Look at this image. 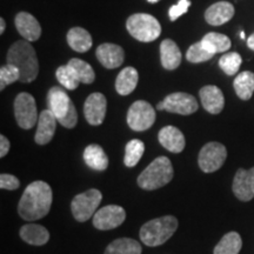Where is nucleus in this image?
Listing matches in <instances>:
<instances>
[{
	"instance_id": "12",
	"label": "nucleus",
	"mask_w": 254,
	"mask_h": 254,
	"mask_svg": "<svg viewBox=\"0 0 254 254\" xmlns=\"http://www.w3.org/2000/svg\"><path fill=\"white\" fill-rule=\"evenodd\" d=\"M164 104L167 112L182 114V116H190L198 110V101L195 98L184 92H176L167 95Z\"/></svg>"
},
{
	"instance_id": "4",
	"label": "nucleus",
	"mask_w": 254,
	"mask_h": 254,
	"mask_svg": "<svg viewBox=\"0 0 254 254\" xmlns=\"http://www.w3.org/2000/svg\"><path fill=\"white\" fill-rule=\"evenodd\" d=\"M178 228V220L173 215H165L142 225L140 239L146 246H160L173 236Z\"/></svg>"
},
{
	"instance_id": "6",
	"label": "nucleus",
	"mask_w": 254,
	"mask_h": 254,
	"mask_svg": "<svg viewBox=\"0 0 254 254\" xmlns=\"http://www.w3.org/2000/svg\"><path fill=\"white\" fill-rule=\"evenodd\" d=\"M127 31L133 38L142 43H151L158 39L161 33L160 23L153 15L146 13L133 14L126 21Z\"/></svg>"
},
{
	"instance_id": "31",
	"label": "nucleus",
	"mask_w": 254,
	"mask_h": 254,
	"mask_svg": "<svg viewBox=\"0 0 254 254\" xmlns=\"http://www.w3.org/2000/svg\"><path fill=\"white\" fill-rule=\"evenodd\" d=\"M145 152V144L139 139H133L128 141L125 148V158H124V164L127 167H134L139 163Z\"/></svg>"
},
{
	"instance_id": "19",
	"label": "nucleus",
	"mask_w": 254,
	"mask_h": 254,
	"mask_svg": "<svg viewBox=\"0 0 254 254\" xmlns=\"http://www.w3.org/2000/svg\"><path fill=\"white\" fill-rule=\"evenodd\" d=\"M15 27L21 37L27 41H36L41 34L40 24L33 15L27 12H20L15 17Z\"/></svg>"
},
{
	"instance_id": "1",
	"label": "nucleus",
	"mask_w": 254,
	"mask_h": 254,
	"mask_svg": "<svg viewBox=\"0 0 254 254\" xmlns=\"http://www.w3.org/2000/svg\"><path fill=\"white\" fill-rule=\"evenodd\" d=\"M53 201L52 189L49 184L37 180L24 190L18 204V213L24 220L34 221L49 214Z\"/></svg>"
},
{
	"instance_id": "41",
	"label": "nucleus",
	"mask_w": 254,
	"mask_h": 254,
	"mask_svg": "<svg viewBox=\"0 0 254 254\" xmlns=\"http://www.w3.org/2000/svg\"><path fill=\"white\" fill-rule=\"evenodd\" d=\"M157 109L160 111V110H165V104H164V101H160V103H159L158 105H157Z\"/></svg>"
},
{
	"instance_id": "2",
	"label": "nucleus",
	"mask_w": 254,
	"mask_h": 254,
	"mask_svg": "<svg viewBox=\"0 0 254 254\" xmlns=\"http://www.w3.org/2000/svg\"><path fill=\"white\" fill-rule=\"evenodd\" d=\"M7 64L13 65L20 72L21 82L36 80L39 73V63L33 46L27 40H18L9 47L7 52Z\"/></svg>"
},
{
	"instance_id": "24",
	"label": "nucleus",
	"mask_w": 254,
	"mask_h": 254,
	"mask_svg": "<svg viewBox=\"0 0 254 254\" xmlns=\"http://www.w3.org/2000/svg\"><path fill=\"white\" fill-rule=\"evenodd\" d=\"M139 74L134 67H125L119 73L116 80V90L120 95H128L138 85Z\"/></svg>"
},
{
	"instance_id": "28",
	"label": "nucleus",
	"mask_w": 254,
	"mask_h": 254,
	"mask_svg": "<svg viewBox=\"0 0 254 254\" xmlns=\"http://www.w3.org/2000/svg\"><path fill=\"white\" fill-rule=\"evenodd\" d=\"M141 245L129 238L112 241L105 250V254H141Z\"/></svg>"
},
{
	"instance_id": "3",
	"label": "nucleus",
	"mask_w": 254,
	"mask_h": 254,
	"mask_svg": "<svg viewBox=\"0 0 254 254\" xmlns=\"http://www.w3.org/2000/svg\"><path fill=\"white\" fill-rule=\"evenodd\" d=\"M174 171L167 157H158L138 177V185L142 190H153L167 185L173 179Z\"/></svg>"
},
{
	"instance_id": "33",
	"label": "nucleus",
	"mask_w": 254,
	"mask_h": 254,
	"mask_svg": "<svg viewBox=\"0 0 254 254\" xmlns=\"http://www.w3.org/2000/svg\"><path fill=\"white\" fill-rule=\"evenodd\" d=\"M56 77L58 79L60 84L69 91L75 90V88L79 86V84H80V81L78 80L77 77L74 75V73L71 71V68H69L67 65L60 66V67L57 69Z\"/></svg>"
},
{
	"instance_id": "11",
	"label": "nucleus",
	"mask_w": 254,
	"mask_h": 254,
	"mask_svg": "<svg viewBox=\"0 0 254 254\" xmlns=\"http://www.w3.org/2000/svg\"><path fill=\"white\" fill-rule=\"evenodd\" d=\"M126 212L122 206L107 205L95 212L93 215V226L100 231L117 228L125 221Z\"/></svg>"
},
{
	"instance_id": "43",
	"label": "nucleus",
	"mask_w": 254,
	"mask_h": 254,
	"mask_svg": "<svg viewBox=\"0 0 254 254\" xmlns=\"http://www.w3.org/2000/svg\"><path fill=\"white\" fill-rule=\"evenodd\" d=\"M240 38H241V39H245V32H241Z\"/></svg>"
},
{
	"instance_id": "27",
	"label": "nucleus",
	"mask_w": 254,
	"mask_h": 254,
	"mask_svg": "<svg viewBox=\"0 0 254 254\" xmlns=\"http://www.w3.org/2000/svg\"><path fill=\"white\" fill-rule=\"evenodd\" d=\"M201 44L208 52L212 53V55L226 52V51L230 50L231 47L230 38L225 36V34L217 33V32H211V33L206 34V36L202 38Z\"/></svg>"
},
{
	"instance_id": "22",
	"label": "nucleus",
	"mask_w": 254,
	"mask_h": 254,
	"mask_svg": "<svg viewBox=\"0 0 254 254\" xmlns=\"http://www.w3.org/2000/svg\"><path fill=\"white\" fill-rule=\"evenodd\" d=\"M20 238L28 245L43 246L50 240V233L41 225L27 224L20 228Z\"/></svg>"
},
{
	"instance_id": "38",
	"label": "nucleus",
	"mask_w": 254,
	"mask_h": 254,
	"mask_svg": "<svg viewBox=\"0 0 254 254\" xmlns=\"http://www.w3.org/2000/svg\"><path fill=\"white\" fill-rule=\"evenodd\" d=\"M9 151V141L4 134L0 135V157L4 158Z\"/></svg>"
},
{
	"instance_id": "8",
	"label": "nucleus",
	"mask_w": 254,
	"mask_h": 254,
	"mask_svg": "<svg viewBox=\"0 0 254 254\" xmlns=\"http://www.w3.org/2000/svg\"><path fill=\"white\" fill-rule=\"evenodd\" d=\"M157 118L153 106L145 100L133 103L127 113V124L135 132H142L151 128Z\"/></svg>"
},
{
	"instance_id": "5",
	"label": "nucleus",
	"mask_w": 254,
	"mask_h": 254,
	"mask_svg": "<svg viewBox=\"0 0 254 254\" xmlns=\"http://www.w3.org/2000/svg\"><path fill=\"white\" fill-rule=\"evenodd\" d=\"M49 107L58 123L66 128H73L78 123V113L68 94L58 86L52 87L47 94Z\"/></svg>"
},
{
	"instance_id": "32",
	"label": "nucleus",
	"mask_w": 254,
	"mask_h": 254,
	"mask_svg": "<svg viewBox=\"0 0 254 254\" xmlns=\"http://www.w3.org/2000/svg\"><path fill=\"white\" fill-rule=\"evenodd\" d=\"M241 63H243V59L240 55H238L237 52H231L221 57L219 60V66L227 75H233L239 71Z\"/></svg>"
},
{
	"instance_id": "39",
	"label": "nucleus",
	"mask_w": 254,
	"mask_h": 254,
	"mask_svg": "<svg viewBox=\"0 0 254 254\" xmlns=\"http://www.w3.org/2000/svg\"><path fill=\"white\" fill-rule=\"evenodd\" d=\"M247 45H249L251 50L254 51V33L249 38V39H247Z\"/></svg>"
},
{
	"instance_id": "10",
	"label": "nucleus",
	"mask_w": 254,
	"mask_h": 254,
	"mask_svg": "<svg viewBox=\"0 0 254 254\" xmlns=\"http://www.w3.org/2000/svg\"><path fill=\"white\" fill-rule=\"evenodd\" d=\"M227 158V150L220 142H208L200 150L198 163L202 172L212 173L218 171Z\"/></svg>"
},
{
	"instance_id": "9",
	"label": "nucleus",
	"mask_w": 254,
	"mask_h": 254,
	"mask_svg": "<svg viewBox=\"0 0 254 254\" xmlns=\"http://www.w3.org/2000/svg\"><path fill=\"white\" fill-rule=\"evenodd\" d=\"M14 116L18 125L24 129H30L38 124L36 99L30 93H19L14 100Z\"/></svg>"
},
{
	"instance_id": "37",
	"label": "nucleus",
	"mask_w": 254,
	"mask_h": 254,
	"mask_svg": "<svg viewBox=\"0 0 254 254\" xmlns=\"http://www.w3.org/2000/svg\"><path fill=\"white\" fill-rule=\"evenodd\" d=\"M19 186H20V182L17 177L7 173H2L0 176V189L14 190L19 189Z\"/></svg>"
},
{
	"instance_id": "7",
	"label": "nucleus",
	"mask_w": 254,
	"mask_h": 254,
	"mask_svg": "<svg viewBox=\"0 0 254 254\" xmlns=\"http://www.w3.org/2000/svg\"><path fill=\"white\" fill-rule=\"evenodd\" d=\"M101 199H103V194L99 190L95 189H91L75 195L71 204V211L75 220L84 222L93 217L97 208L99 207Z\"/></svg>"
},
{
	"instance_id": "34",
	"label": "nucleus",
	"mask_w": 254,
	"mask_h": 254,
	"mask_svg": "<svg viewBox=\"0 0 254 254\" xmlns=\"http://www.w3.org/2000/svg\"><path fill=\"white\" fill-rule=\"evenodd\" d=\"M213 56L214 55H212L211 52H208V51L202 46L201 41H199V43H195L193 44L192 46H190V49L187 50L186 53V59L192 64H199L207 62V60L212 59Z\"/></svg>"
},
{
	"instance_id": "42",
	"label": "nucleus",
	"mask_w": 254,
	"mask_h": 254,
	"mask_svg": "<svg viewBox=\"0 0 254 254\" xmlns=\"http://www.w3.org/2000/svg\"><path fill=\"white\" fill-rule=\"evenodd\" d=\"M148 2H151V4H155V2H158V1H160V0H147Z\"/></svg>"
},
{
	"instance_id": "26",
	"label": "nucleus",
	"mask_w": 254,
	"mask_h": 254,
	"mask_svg": "<svg viewBox=\"0 0 254 254\" xmlns=\"http://www.w3.org/2000/svg\"><path fill=\"white\" fill-rule=\"evenodd\" d=\"M233 87L240 99L250 100L254 92V73L250 71L241 72L234 79Z\"/></svg>"
},
{
	"instance_id": "36",
	"label": "nucleus",
	"mask_w": 254,
	"mask_h": 254,
	"mask_svg": "<svg viewBox=\"0 0 254 254\" xmlns=\"http://www.w3.org/2000/svg\"><path fill=\"white\" fill-rule=\"evenodd\" d=\"M190 6V0H179V2H178L177 5L172 6V7L170 8V11H168V15H170L171 20L172 21L177 20L180 15L185 14L186 12L189 11Z\"/></svg>"
},
{
	"instance_id": "30",
	"label": "nucleus",
	"mask_w": 254,
	"mask_h": 254,
	"mask_svg": "<svg viewBox=\"0 0 254 254\" xmlns=\"http://www.w3.org/2000/svg\"><path fill=\"white\" fill-rule=\"evenodd\" d=\"M67 66L81 84H92L95 79V73L91 65L81 59L73 58L68 62Z\"/></svg>"
},
{
	"instance_id": "23",
	"label": "nucleus",
	"mask_w": 254,
	"mask_h": 254,
	"mask_svg": "<svg viewBox=\"0 0 254 254\" xmlns=\"http://www.w3.org/2000/svg\"><path fill=\"white\" fill-rule=\"evenodd\" d=\"M84 160L88 167L95 171H105L109 167V157L103 147L97 144H92L85 148Z\"/></svg>"
},
{
	"instance_id": "29",
	"label": "nucleus",
	"mask_w": 254,
	"mask_h": 254,
	"mask_svg": "<svg viewBox=\"0 0 254 254\" xmlns=\"http://www.w3.org/2000/svg\"><path fill=\"white\" fill-rule=\"evenodd\" d=\"M241 247H243V240L239 233L237 232H230L225 234L215 246L213 254H239Z\"/></svg>"
},
{
	"instance_id": "14",
	"label": "nucleus",
	"mask_w": 254,
	"mask_h": 254,
	"mask_svg": "<svg viewBox=\"0 0 254 254\" xmlns=\"http://www.w3.org/2000/svg\"><path fill=\"white\" fill-rule=\"evenodd\" d=\"M233 193L240 201H250L254 198V167L251 170L240 168L234 176Z\"/></svg>"
},
{
	"instance_id": "20",
	"label": "nucleus",
	"mask_w": 254,
	"mask_h": 254,
	"mask_svg": "<svg viewBox=\"0 0 254 254\" xmlns=\"http://www.w3.org/2000/svg\"><path fill=\"white\" fill-rule=\"evenodd\" d=\"M234 15V7L228 1H219L211 5L206 9L205 19L212 26H220V25L230 21Z\"/></svg>"
},
{
	"instance_id": "25",
	"label": "nucleus",
	"mask_w": 254,
	"mask_h": 254,
	"mask_svg": "<svg viewBox=\"0 0 254 254\" xmlns=\"http://www.w3.org/2000/svg\"><path fill=\"white\" fill-rule=\"evenodd\" d=\"M67 43L75 52H87L92 47V37L82 27H73L67 33Z\"/></svg>"
},
{
	"instance_id": "17",
	"label": "nucleus",
	"mask_w": 254,
	"mask_h": 254,
	"mask_svg": "<svg viewBox=\"0 0 254 254\" xmlns=\"http://www.w3.org/2000/svg\"><path fill=\"white\" fill-rule=\"evenodd\" d=\"M159 142L163 147L172 153H180L185 148V136L179 128L174 126H166L159 131Z\"/></svg>"
},
{
	"instance_id": "13",
	"label": "nucleus",
	"mask_w": 254,
	"mask_h": 254,
	"mask_svg": "<svg viewBox=\"0 0 254 254\" xmlns=\"http://www.w3.org/2000/svg\"><path fill=\"white\" fill-rule=\"evenodd\" d=\"M107 100L103 93L95 92L87 97L84 104V114L90 125H101L106 116Z\"/></svg>"
},
{
	"instance_id": "40",
	"label": "nucleus",
	"mask_w": 254,
	"mask_h": 254,
	"mask_svg": "<svg viewBox=\"0 0 254 254\" xmlns=\"http://www.w3.org/2000/svg\"><path fill=\"white\" fill-rule=\"evenodd\" d=\"M5 27H6V24H5V20H4V18H1L0 19V33H4V31H5Z\"/></svg>"
},
{
	"instance_id": "21",
	"label": "nucleus",
	"mask_w": 254,
	"mask_h": 254,
	"mask_svg": "<svg viewBox=\"0 0 254 254\" xmlns=\"http://www.w3.org/2000/svg\"><path fill=\"white\" fill-rule=\"evenodd\" d=\"M160 59L164 68L176 69L182 63V52L173 40L165 39L160 45Z\"/></svg>"
},
{
	"instance_id": "15",
	"label": "nucleus",
	"mask_w": 254,
	"mask_h": 254,
	"mask_svg": "<svg viewBox=\"0 0 254 254\" xmlns=\"http://www.w3.org/2000/svg\"><path fill=\"white\" fill-rule=\"evenodd\" d=\"M57 123H58V120L51 110H44L39 114L37 132L36 136H34V140L38 145H46L52 140L56 132Z\"/></svg>"
},
{
	"instance_id": "18",
	"label": "nucleus",
	"mask_w": 254,
	"mask_h": 254,
	"mask_svg": "<svg viewBox=\"0 0 254 254\" xmlns=\"http://www.w3.org/2000/svg\"><path fill=\"white\" fill-rule=\"evenodd\" d=\"M202 107L211 114H218L224 110L225 98L221 90L214 85L204 86L199 92Z\"/></svg>"
},
{
	"instance_id": "35",
	"label": "nucleus",
	"mask_w": 254,
	"mask_h": 254,
	"mask_svg": "<svg viewBox=\"0 0 254 254\" xmlns=\"http://www.w3.org/2000/svg\"><path fill=\"white\" fill-rule=\"evenodd\" d=\"M17 80H20V72L15 66L7 64L0 68V90L2 91L7 85Z\"/></svg>"
},
{
	"instance_id": "16",
	"label": "nucleus",
	"mask_w": 254,
	"mask_h": 254,
	"mask_svg": "<svg viewBox=\"0 0 254 254\" xmlns=\"http://www.w3.org/2000/svg\"><path fill=\"white\" fill-rule=\"evenodd\" d=\"M95 55L101 65L110 69L119 67L125 59L124 50L114 44H101L100 46H98Z\"/></svg>"
}]
</instances>
